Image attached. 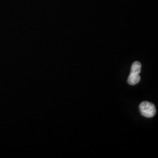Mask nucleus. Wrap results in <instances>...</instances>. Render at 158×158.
<instances>
[{
    "label": "nucleus",
    "instance_id": "f03ea898",
    "mask_svg": "<svg viewBox=\"0 0 158 158\" xmlns=\"http://www.w3.org/2000/svg\"><path fill=\"white\" fill-rule=\"evenodd\" d=\"M140 80H141V77H140L139 74L130 73L127 79V83L130 85H135L140 81Z\"/></svg>",
    "mask_w": 158,
    "mask_h": 158
},
{
    "label": "nucleus",
    "instance_id": "f257e3e1",
    "mask_svg": "<svg viewBox=\"0 0 158 158\" xmlns=\"http://www.w3.org/2000/svg\"><path fill=\"white\" fill-rule=\"evenodd\" d=\"M139 109L142 116H145L147 118L153 117L156 114L155 105L149 102H142L139 106Z\"/></svg>",
    "mask_w": 158,
    "mask_h": 158
},
{
    "label": "nucleus",
    "instance_id": "7ed1b4c3",
    "mask_svg": "<svg viewBox=\"0 0 158 158\" xmlns=\"http://www.w3.org/2000/svg\"><path fill=\"white\" fill-rule=\"evenodd\" d=\"M141 64L138 61L136 62H134V63L132 64L131 67V73H137L139 74L140 72H141Z\"/></svg>",
    "mask_w": 158,
    "mask_h": 158
}]
</instances>
